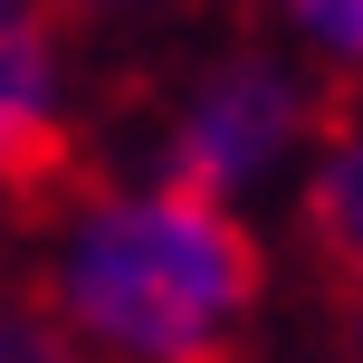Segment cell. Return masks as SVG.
<instances>
[{
  "mask_svg": "<svg viewBox=\"0 0 363 363\" xmlns=\"http://www.w3.org/2000/svg\"><path fill=\"white\" fill-rule=\"evenodd\" d=\"M67 29H144V19H163V10H182V0H48Z\"/></svg>",
  "mask_w": 363,
  "mask_h": 363,
  "instance_id": "obj_7",
  "label": "cell"
},
{
  "mask_svg": "<svg viewBox=\"0 0 363 363\" xmlns=\"http://www.w3.org/2000/svg\"><path fill=\"white\" fill-rule=\"evenodd\" d=\"M0 363H77V345L29 306V287H0Z\"/></svg>",
  "mask_w": 363,
  "mask_h": 363,
  "instance_id": "obj_6",
  "label": "cell"
},
{
  "mask_svg": "<svg viewBox=\"0 0 363 363\" xmlns=\"http://www.w3.org/2000/svg\"><path fill=\"white\" fill-rule=\"evenodd\" d=\"M277 220L296 230V249L325 277H363V96H335V115H325V134H315Z\"/></svg>",
  "mask_w": 363,
  "mask_h": 363,
  "instance_id": "obj_4",
  "label": "cell"
},
{
  "mask_svg": "<svg viewBox=\"0 0 363 363\" xmlns=\"http://www.w3.org/2000/svg\"><path fill=\"white\" fill-rule=\"evenodd\" d=\"M249 29L277 38L335 96H363V0H249Z\"/></svg>",
  "mask_w": 363,
  "mask_h": 363,
  "instance_id": "obj_5",
  "label": "cell"
},
{
  "mask_svg": "<svg viewBox=\"0 0 363 363\" xmlns=\"http://www.w3.org/2000/svg\"><path fill=\"white\" fill-rule=\"evenodd\" d=\"M19 287L77 363H258L277 315V230L125 153L38 191Z\"/></svg>",
  "mask_w": 363,
  "mask_h": 363,
  "instance_id": "obj_1",
  "label": "cell"
},
{
  "mask_svg": "<svg viewBox=\"0 0 363 363\" xmlns=\"http://www.w3.org/2000/svg\"><path fill=\"white\" fill-rule=\"evenodd\" d=\"M325 115H335L325 77H306L277 38L230 29V38H201L191 57H172V77L153 86L134 163L172 172L182 191L220 201V211L277 220L315 134H325Z\"/></svg>",
  "mask_w": 363,
  "mask_h": 363,
  "instance_id": "obj_2",
  "label": "cell"
},
{
  "mask_svg": "<svg viewBox=\"0 0 363 363\" xmlns=\"http://www.w3.org/2000/svg\"><path fill=\"white\" fill-rule=\"evenodd\" d=\"M335 354L363 363V277H335Z\"/></svg>",
  "mask_w": 363,
  "mask_h": 363,
  "instance_id": "obj_8",
  "label": "cell"
},
{
  "mask_svg": "<svg viewBox=\"0 0 363 363\" xmlns=\"http://www.w3.org/2000/svg\"><path fill=\"white\" fill-rule=\"evenodd\" d=\"M325 363H345V354H325Z\"/></svg>",
  "mask_w": 363,
  "mask_h": 363,
  "instance_id": "obj_9",
  "label": "cell"
},
{
  "mask_svg": "<svg viewBox=\"0 0 363 363\" xmlns=\"http://www.w3.org/2000/svg\"><path fill=\"white\" fill-rule=\"evenodd\" d=\"M77 153V38L48 0H0V201H38Z\"/></svg>",
  "mask_w": 363,
  "mask_h": 363,
  "instance_id": "obj_3",
  "label": "cell"
}]
</instances>
